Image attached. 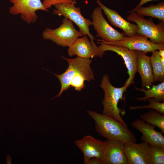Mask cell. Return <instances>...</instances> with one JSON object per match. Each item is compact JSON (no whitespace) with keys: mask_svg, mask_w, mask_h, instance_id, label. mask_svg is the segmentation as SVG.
<instances>
[{"mask_svg":"<svg viewBox=\"0 0 164 164\" xmlns=\"http://www.w3.org/2000/svg\"><path fill=\"white\" fill-rule=\"evenodd\" d=\"M87 113L94 121L96 130L102 137L107 139L119 140L124 143L136 142L134 134L120 122L94 111L87 110Z\"/></svg>","mask_w":164,"mask_h":164,"instance_id":"1","label":"cell"},{"mask_svg":"<svg viewBox=\"0 0 164 164\" xmlns=\"http://www.w3.org/2000/svg\"><path fill=\"white\" fill-rule=\"evenodd\" d=\"M100 86L104 92V98L102 101V114L113 118L128 127L120 115L122 110L118 106L120 100H122L123 94L127 88L126 85L124 84L120 87L114 86L111 83L108 75L105 73L102 77Z\"/></svg>","mask_w":164,"mask_h":164,"instance_id":"2","label":"cell"},{"mask_svg":"<svg viewBox=\"0 0 164 164\" xmlns=\"http://www.w3.org/2000/svg\"><path fill=\"white\" fill-rule=\"evenodd\" d=\"M62 58L68 63L65 71L60 74L52 73L59 80L61 88L58 94L53 98L59 97L65 91L70 87V84L72 78L76 75L80 73L86 78L87 81H90L94 79V73L91 67L92 60L77 56L75 58H69L62 56Z\"/></svg>","mask_w":164,"mask_h":164,"instance_id":"3","label":"cell"},{"mask_svg":"<svg viewBox=\"0 0 164 164\" xmlns=\"http://www.w3.org/2000/svg\"><path fill=\"white\" fill-rule=\"evenodd\" d=\"M42 36L44 39L50 40L63 47H69L83 35L75 28L72 21L64 18L58 27L54 29L46 28Z\"/></svg>","mask_w":164,"mask_h":164,"instance_id":"4","label":"cell"},{"mask_svg":"<svg viewBox=\"0 0 164 164\" xmlns=\"http://www.w3.org/2000/svg\"><path fill=\"white\" fill-rule=\"evenodd\" d=\"M127 19L136 23L138 28L137 34L149 39L154 43H164V22L160 21L156 24L152 18L147 19L135 12L130 13Z\"/></svg>","mask_w":164,"mask_h":164,"instance_id":"5","label":"cell"},{"mask_svg":"<svg viewBox=\"0 0 164 164\" xmlns=\"http://www.w3.org/2000/svg\"><path fill=\"white\" fill-rule=\"evenodd\" d=\"M74 3H63L57 4L53 6L55 9L53 10L54 14L63 16L74 22L78 27L79 31L83 35H87L91 41L94 43L95 38L90 32L89 27L92 25L91 20L84 17L81 12L80 8L76 7Z\"/></svg>","mask_w":164,"mask_h":164,"instance_id":"6","label":"cell"},{"mask_svg":"<svg viewBox=\"0 0 164 164\" xmlns=\"http://www.w3.org/2000/svg\"><path fill=\"white\" fill-rule=\"evenodd\" d=\"M10 2L13 5L9 9L10 13L13 15H20L22 19L28 24L36 21L37 11L49 12L41 0H12Z\"/></svg>","mask_w":164,"mask_h":164,"instance_id":"7","label":"cell"},{"mask_svg":"<svg viewBox=\"0 0 164 164\" xmlns=\"http://www.w3.org/2000/svg\"><path fill=\"white\" fill-rule=\"evenodd\" d=\"M102 10L100 6L94 8L91 14L92 25L97 36L108 42H112L122 40L125 34L121 33L111 27L103 15Z\"/></svg>","mask_w":164,"mask_h":164,"instance_id":"8","label":"cell"},{"mask_svg":"<svg viewBox=\"0 0 164 164\" xmlns=\"http://www.w3.org/2000/svg\"><path fill=\"white\" fill-rule=\"evenodd\" d=\"M97 41L105 44L126 47L132 50L142 51L146 53L155 50L164 49V43L156 44L151 42L144 36L136 34L130 36H125L121 40L112 42H106L102 39Z\"/></svg>","mask_w":164,"mask_h":164,"instance_id":"9","label":"cell"},{"mask_svg":"<svg viewBox=\"0 0 164 164\" xmlns=\"http://www.w3.org/2000/svg\"><path fill=\"white\" fill-rule=\"evenodd\" d=\"M97 43L100 44L98 47L101 52L104 53L106 51H112L121 56L127 69V73L129 75L125 84L128 88L130 85L134 84V78L137 72L136 51L130 50L121 46L106 44L100 42Z\"/></svg>","mask_w":164,"mask_h":164,"instance_id":"10","label":"cell"},{"mask_svg":"<svg viewBox=\"0 0 164 164\" xmlns=\"http://www.w3.org/2000/svg\"><path fill=\"white\" fill-rule=\"evenodd\" d=\"M104 142L102 164H128L124 142L116 139H107Z\"/></svg>","mask_w":164,"mask_h":164,"instance_id":"11","label":"cell"},{"mask_svg":"<svg viewBox=\"0 0 164 164\" xmlns=\"http://www.w3.org/2000/svg\"><path fill=\"white\" fill-rule=\"evenodd\" d=\"M87 35L79 37L70 46L68 53L70 57L75 55L80 57L89 59L95 56L102 58L104 53L101 52L95 43L90 41Z\"/></svg>","mask_w":164,"mask_h":164,"instance_id":"12","label":"cell"},{"mask_svg":"<svg viewBox=\"0 0 164 164\" xmlns=\"http://www.w3.org/2000/svg\"><path fill=\"white\" fill-rule=\"evenodd\" d=\"M74 143L84 154V164L94 157L97 158L101 161L104 141L96 139L90 135H87L75 141Z\"/></svg>","mask_w":164,"mask_h":164,"instance_id":"13","label":"cell"},{"mask_svg":"<svg viewBox=\"0 0 164 164\" xmlns=\"http://www.w3.org/2000/svg\"><path fill=\"white\" fill-rule=\"evenodd\" d=\"M96 2L104 11L110 24L121 29L125 35L130 37L137 33L138 28L136 24L127 21L116 11L107 7L100 0H96Z\"/></svg>","mask_w":164,"mask_h":164,"instance_id":"14","label":"cell"},{"mask_svg":"<svg viewBox=\"0 0 164 164\" xmlns=\"http://www.w3.org/2000/svg\"><path fill=\"white\" fill-rule=\"evenodd\" d=\"M149 145L143 142L139 143L128 142L124 144L128 164H149Z\"/></svg>","mask_w":164,"mask_h":164,"instance_id":"15","label":"cell"},{"mask_svg":"<svg viewBox=\"0 0 164 164\" xmlns=\"http://www.w3.org/2000/svg\"><path fill=\"white\" fill-rule=\"evenodd\" d=\"M131 126L142 134L141 139L150 145H157L164 147V137L161 132L155 129V126L142 119H138L132 121Z\"/></svg>","mask_w":164,"mask_h":164,"instance_id":"16","label":"cell"},{"mask_svg":"<svg viewBox=\"0 0 164 164\" xmlns=\"http://www.w3.org/2000/svg\"><path fill=\"white\" fill-rule=\"evenodd\" d=\"M137 52V72L139 73L141 80L142 88H150L154 82L152 68L150 57L146 53L140 51Z\"/></svg>","mask_w":164,"mask_h":164,"instance_id":"17","label":"cell"},{"mask_svg":"<svg viewBox=\"0 0 164 164\" xmlns=\"http://www.w3.org/2000/svg\"><path fill=\"white\" fill-rule=\"evenodd\" d=\"M133 12H135L143 16H150L164 22V2L145 7L141 6L135 9H133L128 13Z\"/></svg>","mask_w":164,"mask_h":164,"instance_id":"18","label":"cell"},{"mask_svg":"<svg viewBox=\"0 0 164 164\" xmlns=\"http://www.w3.org/2000/svg\"><path fill=\"white\" fill-rule=\"evenodd\" d=\"M134 88L145 94L144 97L136 98L137 100L145 102L148 99L153 98L157 101L164 102V81L157 85L152 84L151 87L148 89L139 88L135 86H134Z\"/></svg>","mask_w":164,"mask_h":164,"instance_id":"19","label":"cell"},{"mask_svg":"<svg viewBox=\"0 0 164 164\" xmlns=\"http://www.w3.org/2000/svg\"><path fill=\"white\" fill-rule=\"evenodd\" d=\"M139 117L146 122L158 128L164 134V114L151 109L141 114Z\"/></svg>","mask_w":164,"mask_h":164,"instance_id":"20","label":"cell"},{"mask_svg":"<svg viewBox=\"0 0 164 164\" xmlns=\"http://www.w3.org/2000/svg\"><path fill=\"white\" fill-rule=\"evenodd\" d=\"M161 56L157 50L152 52L150 59L152 68L154 82L164 81V66L160 61Z\"/></svg>","mask_w":164,"mask_h":164,"instance_id":"21","label":"cell"},{"mask_svg":"<svg viewBox=\"0 0 164 164\" xmlns=\"http://www.w3.org/2000/svg\"><path fill=\"white\" fill-rule=\"evenodd\" d=\"M148 159L149 164H164V147L149 145Z\"/></svg>","mask_w":164,"mask_h":164,"instance_id":"22","label":"cell"},{"mask_svg":"<svg viewBox=\"0 0 164 164\" xmlns=\"http://www.w3.org/2000/svg\"><path fill=\"white\" fill-rule=\"evenodd\" d=\"M147 101L149 103L147 105L139 106H131L130 110H135L142 109H151L155 110L159 113L164 114V102H159L153 98L148 99Z\"/></svg>","mask_w":164,"mask_h":164,"instance_id":"23","label":"cell"},{"mask_svg":"<svg viewBox=\"0 0 164 164\" xmlns=\"http://www.w3.org/2000/svg\"><path fill=\"white\" fill-rule=\"evenodd\" d=\"M87 81L85 77L83 74L78 73L72 79L70 84V87H73L76 91H80L85 87L84 81Z\"/></svg>","mask_w":164,"mask_h":164,"instance_id":"24","label":"cell"},{"mask_svg":"<svg viewBox=\"0 0 164 164\" xmlns=\"http://www.w3.org/2000/svg\"><path fill=\"white\" fill-rule=\"evenodd\" d=\"M43 4L46 9L50 8L52 5L55 4L63 3H70L76 4L77 2L73 0H43Z\"/></svg>","mask_w":164,"mask_h":164,"instance_id":"25","label":"cell"},{"mask_svg":"<svg viewBox=\"0 0 164 164\" xmlns=\"http://www.w3.org/2000/svg\"><path fill=\"white\" fill-rule=\"evenodd\" d=\"M86 164H102V163L99 159L94 157L89 159Z\"/></svg>","mask_w":164,"mask_h":164,"instance_id":"26","label":"cell"},{"mask_svg":"<svg viewBox=\"0 0 164 164\" xmlns=\"http://www.w3.org/2000/svg\"><path fill=\"white\" fill-rule=\"evenodd\" d=\"M157 0H141L139 4L136 6V7L133 9H135L141 6H142V5L149 2Z\"/></svg>","mask_w":164,"mask_h":164,"instance_id":"27","label":"cell"},{"mask_svg":"<svg viewBox=\"0 0 164 164\" xmlns=\"http://www.w3.org/2000/svg\"><path fill=\"white\" fill-rule=\"evenodd\" d=\"M159 53L161 57L164 58V49H162L159 50Z\"/></svg>","mask_w":164,"mask_h":164,"instance_id":"28","label":"cell"},{"mask_svg":"<svg viewBox=\"0 0 164 164\" xmlns=\"http://www.w3.org/2000/svg\"><path fill=\"white\" fill-rule=\"evenodd\" d=\"M160 61L162 64L164 66V58L160 57Z\"/></svg>","mask_w":164,"mask_h":164,"instance_id":"29","label":"cell"},{"mask_svg":"<svg viewBox=\"0 0 164 164\" xmlns=\"http://www.w3.org/2000/svg\"><path fill=\"white\" fill-rule=\"evenodd\" d=\"M73 1H74V2H76V1H77V0H73Z\"/></svg>","mask_w":164,"mask_h":164,"instance_id":"30","label":"cell"},{"mask_svg":"<svg viewBox=\"0 0 164 164\" xmlns=\"http://www.w3.org/2000/svg\"><path fill=\"white\" fill-rule=\"evenodd\" d=\"M10 1H11L12 0H9Z\"/></svg>","mask_w":164,"mask_h":164,"instance_id":"31","label":"cell"}]
</instances>
